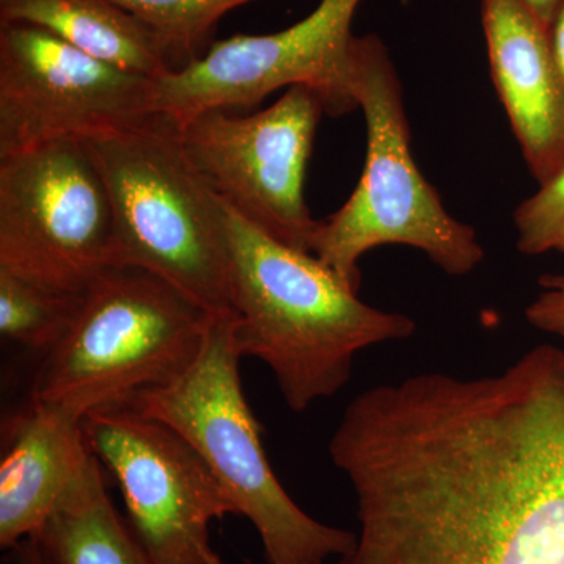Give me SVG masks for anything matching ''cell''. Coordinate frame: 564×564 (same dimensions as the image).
<instances>
[{
  "instance_id": "obj_1",
  "label": "cell",
  "mask_w": 564,
  "mask_h": 564,
  "mask_svg": "<svg viewBox=\"0 0 564 564\" xmlns=\"http://www.w3.org/2000/svg\"><path fill=\"white\" fill-rule=\"evenodd\" d=\"M358 533L334 564H564V348L366 389L328 445Z\"/></svg>"
},
{
  "instance_id": "obj_2",
  "label": "cell",
  "mask_w": 564,
  "mask_h": 564,
  "mask_svg": "<svg viewBox=\"0 0 564 564\" xmlns=\"http://www.w3.org/2000/svg\"><path fill=\"white\" fill-rule=\"evenodd\" d=\"M226 209L237 350L272 370L293 413L343 391L359 351L410 339L417 329L408 315L364 303L313 252Z\"/></svg>"
},
{
  "instance_id": "obj_3",
  "label": "cell",
  "mask_w": 564,
  "mask_h": 564,
  "mask_svg": "<svg viewBox=\"0 0 564 564\" xmlns=\"http://www.w3.org/2000/svg\"><path fill=\"white\" fill-rule=\"evenodd\" d=\"M234 314L214 315L198 358L170 383L128 400L141 414L172 426L207 464L234 514L261 538L270 564H326L352 547L356 533L307 514L278 481L262 444L261 423L245 397Z\"/></svg>"
},
{
  "instance_id": "obj_4",
  "label": "cell",
  "mask_w": 564,
  "mask_h": 564,
  "mask_svg": "<svg viewBox=\"0 0 564 564\" xmlns=\"http://www.w3.org/2000/svg\"><path fill=\"white\" fill-rule=\"evenodd\" d=\"M352 95L366 118V165L350 198L318 223L311 252L355 292L362 256L381 245L417 248L451 276L473 273L484 262V247L415 165L402 82L373 33L352 43Z\"/></svg>"
},
{
  "instance_id": "obj_5",
  "label": "cell",
  "mask_w": 564,
  "mask_h": 564,
  "mask_svg": "<svg viewBox=\"0 0 564 564\" xmlns=\"http://www.w3.org/2000/svg\"><path fill=\"white\" fill-rule=\"evenodd\" d=\"M109 188L120 265L159 274L214 315L232 314L228 209L162 117L85 140Z\"/></svg>"
},
{
  "instance_id": "obj_6",
  "label": "cell",
  "mask_w": 564,
  "mask_h": 564,
  "mask_svg": "<svg viewBox=\"0 0 564 564\" xmlns=\"http://www.w3.org/2000/svg\"><path fill=\"white\" fill-rule=\"evenodd\" d=\"M214 314L139 267L88 285L61 343L43 356L31 400L85 415L170 383L198 358Z\"/></svg>"
},
{
  "instance_id": "obj_7",
  "label": "cell",
  "mask_w": 564,
  "mask_h": 564,
  "mask_svg": "<svg viewBox=\"0 0 564 564\" xmlns=\"http://www.w3.org/2000/svg\"><path fill=\"white\" fill-rule=\"evenodd\" d=\"M120 267L109 188L84 141L0 159V269L84 293Z\"/></svg>"
},
{
  "instance_id": "obj_8",
  "label": "cell",
  "mask_w": 564,
  "mask_h": 564,
  "mask_svg": "<svg viewBox=\"0 0 564 564\" xmlns=\"http://www.w3.org/2000/svg\"><path fill=\"white\" fill-rule=\"evenodd\" d=\"M323 115L318 93L295 85L254 113L206 110L176 128L188 159L223 202L273 239L311 252L321 221L307 207L304 180Z\"/></svg>"
},
{
  "instance_id": "obj_9",
  "label": "cell",
  "mask_w": 564,
  "mask_h": 564,
  "mask_svg": "<svg viewBox=\"0 0 564 564\" xmlns=\"http://www.w3.org/2000/svg\"><path fill=\"white\" fill-rule=\"evenodd\" d=\"M361 2L321 0L284 31L215 40L199 61L154 80L151 113L180 126L206 110H250L295 85L317 91L329 117L351 113V24Z\"/></svg>"
},
{
  "instance_id": "obj_10",
  "label": "cell",
  "mask_w": 564,
  "mask_h": 564,
  "mask_svg": "<svg viewBox=\"0 0 564 564\" xmlns=\"http://www.w3.org/2000/svg\"><path fill=\"white\" fill-rule=\"evenodd\" d=\"M84 434L120 486L129 525L154 564H221L210 525L234 510L182 434L128 403L85 415Z\"/></svg>"
},
{
  "instance_id": "obj_11",
  "label": "cell",
  "mask_w": 564,
  "mask_h": 564,
  "mask_svg": "<svg viewBox=\"0 0 564 564\" xmlns=\"http://www.w3.org/2000/svg\"><path fill=\"white\" fill-rule=\"evenodd\" d=\"M154 80L39 25L0 24V159L151 120Z\"/></svg>"
},
{
  "instance_id": "obj_12",
  "label": "cell",
  "mask_w": 564,
  "mask_h": 564,
  "mask_svg": "<svg viewBox=\"0 0 564 564\" xmlns=\"http://www.w3.org/2000/svg\"><path fill=\"white\" fill-rule=\"evenodd\" d=\"M494 87L538 185L564 170V77L551 29L519 0H481Z\"/></svg>"
},
{
  "instance_id": "obj_13",
  "label": "cell",
  "mask_w": 564,
  "mask_h": 564,
  "mask_svg": "<svg viewBox=\"0 0 564 564\" xmlns=\"http://www.w3.org/2000/svg\"><path fill=\"white\" fill-rule=\"evenodd\" d=\"M91 451L79 415L32 402L3 422L0 547L11 551L43 530Z\"/></svg>"
},
{
  "instance_id": "obj_14",
  "label": "cell",
  "mask_w": 564,
  "mask_h": 564,
  "mask_svg": "<svg viewBox=\"0 0 564 564\" xmlns=\"http://www.w3.org/2000/svg\"><path fill=\"white\" fill-rule=\"evenodd\" d=\"M9 22L39 25L98 61L150 79L174 73L161 36L113 0H0V24Z\"/></svg>"
},
{
  "instance_id": "obj_15",
  "label": "cell",
  "mask_w": 564,
  "mask_h": 564,
  "mask_svg": "<svg viewBox=\"0 0 564 564\" xmlns=\"http://www.w3.org/2000/svg\"><path fill=\"white\" fill-rule=\"evenodd\" d=\"M36 536L55 564H154L128 519L118 514L93 454Z\"/></svg>"
},
{
  "instance_id": "obj_16",
  "label": "cell",
  "mask_w": 564,
  "mask_h": 564,
  "mask_svg": "<svg viewBox=\"0 0 564 564\" xmlns=\"http://www.w3.org/2000/svg\"><path fill=\"white\" fill-rule=\"evenodd\" d=\"M82 295L52 291L0 269V334L44 356L68 332Z\"/></svg>"
},
{
  "instance_id": "obj_17",
  "label": "cell",
  "mask_w": 564,
  "mask_h": 564,
  "mask_svg": "<svg viewBox=\"0 0 564 564\" xmlns=\"http://www.w3.org/2000/svg\"><path fill=\"white\" fill-rule=\"evenodd\" d=\"M161 36L174 73L199 61L225 14L256 0H113Z\"/></svg>"
},
{
  "instance_id": "obj_18",
  "label": "cell",
  "mask_w": 564,
  "mask_h": 564,
  "mask_svg": "<svg viewBox=\"0 0 564 564\" xmlns=\"http://www.w3.org/2000/svg\"><path fill=\"white\" fill-rule=\"evenodd\" d=\"M513 221L522 254L558 252L564 258V170L516 207Z\"/></svg>"
},
{
  "instance_id": "obj_19",
  "label": "cell",
  "mask_w": 564,
  "mask_h": 564,
  "mask_svg": "<svg viewBox=\"0 0 564 564\" xmlns=\"http://www.w3.org/2000/svg\"><path fill=\"white\" fill-rule=\"evenodd\" d=\"M540 292L525 307L533 328L564 339V274L545 273L538 280Z\"/></svg>"
},
{
  "instance_id": "obj_20",
  "label": "cell",
  "mask_w": 564,
  "mask_h": 564,
  "mask_svg": "<svg viewBox=\"0 0 564 564\" xmlns=\"http://www.w3.org/2000/svg\"><path fill=\"white\" fill-rule=\"evenodd\" d=\"M13 564H55L40 536L25 538L17 547L11 549Z\"/></svg>"
},
{
  "instance_id": "obj_21",
  "label": "cell",
  "mask_w": 564,
  "mask_h": 564,
  "mask_svg": "<svg viewBox=\"0 0 564 564\" xmlns=\"http://www.w3.org/2000/svg\"><path fill=\"white\" fill-rule=\"evenodd\" d=\"M541 24L551 29L564 0H519Z\"/></svg>"
},
{
  "instance_id": "obj_22",
  "label": "cell",
  "mask_w": 564,
  "mask_h": 564,
  "mask_svg": "<svg viewBox=\"0 0 564 564\" xmlns=\"http://www.w3.org/2000/svg\"><path fill=\"white\" fill-rule=\"evenodd\" d=\"M552 44H554L556 62L562 69L564 77V3L556 14L554 24L551 28Z\"/></svg>"
}]
</instances>
